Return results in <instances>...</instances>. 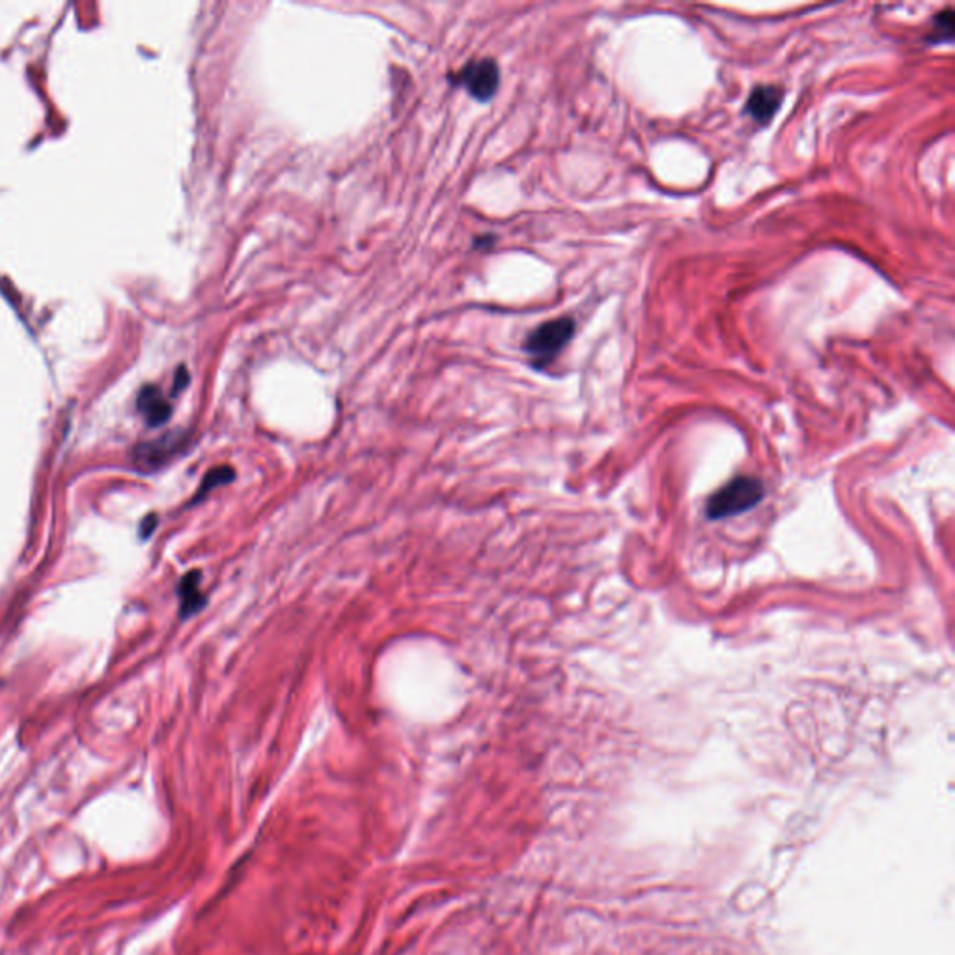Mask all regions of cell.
Masks as SVG:
<instances>
[{
	"label": "cell",
	"instance_id": "obj_1",
	"mask_svg": "<svg viewBox=\"0 0 955 955\" xmlns=\"http://www.w3.org/2000/svg\"><path fill=\"white\" fill-rule=\"evenodd\" d=\"M763 499V484L754 476H739L724 485L707 504V517L711 521L730 515L748 512Z\"/></svg>",
	"mask_w": 955,
	"mask_h": 955
},
{
	"label": "cell",
	"instance_id": "obj_2",
	"mask_svg": "<svg viewBox=\"0 0 955 955\" xmlns=\"http://www.w3.org/2000/svg\"><path fill=\"white\" fill-rule=\"evenodd\" d=\"M575 333V321L571 318H556L541 323L534 333L528 334L525 349L536 368H545L558 353L568 346Z\"/></svg>",
	"mask_w": 955,
	"mask_h": 955
},
{
	"label": "cell",
	"instance_id": "obj_3",
	"mask_svg": "<svg viewBox=\"0 0 955 955\" xmlns=\"http://www.w3.org/2000/svg\"><path fill=\"white\" fill-rule=\"evenodd\" d=\"M456 84L465 86L474 99L489 101L499 90V66L491 58L469 62L463 70L457 71Z\"/></svg>",
	"mask_w": 955,
	"mask_h": 955
},
{
	"label": "cell",
	"instance_id": "obj_4",
	"mask_svg": "<svg viewBox=\"0 0 955 955\" xmlns=\"http://www.w3.org/2000/svg\"><path fill=\"white\" fill-rule=\"evenodd\" d=\"M185 443H187V437L170 433V435H165V437L152 441V443L140 444L135 450L137 467L144 472L157 471V469H161V467L170 463L172 457L178 456Z\"/></svg>",
	"mask_w": 955,
	"mask_h": 955
},
{
	"label": "cell",
	"instance_id": "obj_5",
	"mask_svg": "<svg viewBox=\"0 0 955 955\" xmlns=\"http://www.w3.org/2000/svg\"><path fill=\"white\" fill-rule=\"evenodd\" d=\"M784 94L778 86L763 84L754 88L747 101V112L758 124H769L782 105Z\"/></svg>",
	"mask_w": 955,
	"mask_h": 955
},
{
	"label": "cell",
	"instance_id": "obj_6",
	"mask_svg": "<svg viewBox=\"0 0 955 955\" xmlns=\"http://www.w3.org/2000/svg\"><path fill=\"white\" fill-rule=\"evenodd\" d=\"M200 582H202L200 571H189L180 581L178 594H180V616L183 620L191 618L206 605V596L200 590Z\"/></svg>",
	"mask_w": 955,
	"mask_h": 955
},
{
	"label": "cell",
	"instance_id": "obj_7",
	"mask_svg": "<svg viewBox=\"0 0 955 955\" xmlns=\"http://www.w3.org/2000/svg\"><path fill=\"white\" fill-rule=\"evenodd\" d=\"M139 411L150 426H163L172 415V407L157 387H146L139 394Z\"/></svg>",
	"mask_w": 955,
	"mask_h": 955
},
{
	"label": "cell",
	"instance_id": "obj_8",
	"mask_svg": "<svg viewBox=\"0 0 955 955\" xmlns=\"http://www.w3.org/2000/svg\"><path fill=\"white\" fill-rule=\"evenodd\" d=\"M234 480H236V471H234L232 467H226V465H224V467L211 469V471L204 476V480H202V484H200L198 493L194 495V504H196V502H200V500L204 499V497H208L209 493H211L213 489H217L219 485L230 484V482H234Z\"/></svg>",
	"mask_w": 955,
	"mask_h": 955
},
{
	"label": "cell",
	"instance_id": "obj_9",
	"mask_svg": "<svg viewBox=\"0 0 955 955\" xmlns=\"http://www.w3.org/2000/svg\"><path fill=\"white\" fill-rule=\"evenodd\" d=\"M954 38V12L948 8L935 17L931 34L928 36L929 43L952 42Z\"/></svg>",
	"mask_w": 955,
	"mask_h": 955
},
{
	"label": "cell",
	"instance_id": "obj_10",
	"mask_svg": "<svg viewBox=\"0 0 955 955\" xmlns=\"http://www.w3.org/2000/svg\"><path fill=\"white\" fill-rule=\"evenodd\" d=\"M155 526H157V517H155L153 513H150V515H148V517L142 521V525H140V530H142V538H148V536H152L153 528H155Z\"/></svg>",
	"mask_w": 955,
	"mask_h": 955
},
{
	"label": "cell",
	"instance_id": "obj_11",
	"mask_svg": "<svg viewBox=\"0 0 955 955\" xmlns=\"http://www.w3.org/2000/svg\"><path fill=\"white\" fill-rule=\"evenodd\" d=\"M189 383V374L185 368H180L178 374H176V383H174V392H180L183 388L187 387Z\"/></svg>",
	"mask_w": 955,
	"mask_h": 955
}]
</instances>
